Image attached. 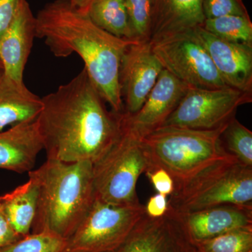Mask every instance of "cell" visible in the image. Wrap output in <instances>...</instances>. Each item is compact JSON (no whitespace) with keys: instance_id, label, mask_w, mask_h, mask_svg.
<instances>
[{"instance_id":"obj_8","label":"cell","mask_w":252,"mask_h":252,"mask_svg":"<svg viewBox=\"0 0 252 252\" xmlns=\"http://www.w3.org/2000/svg\"><path fill=\"white\" fill-rule=\"evenodd\" d=\"M162 67L189 88L228 87L222 80L195 29L149 41Z\"/></svg>"},{"instance_id":"obj_33","label":"cell","mask_w":252,"mask_h":252,"mask_svg":"<svg viewBox=\"0 0 252 252\" xmlns=\"http://www.w3.org/2000/svg\"><path fill=\"white\" fill-rule=\"evenodd\" d=\"M0 69H2V64H1V61H0Z\"/></svg>"},{"instance_id":"obj_19","label":"cell","mask_w":252,"mask_h":252,"mask_svg":"<svg viewBox=\"0 0 252 252\" xmlns=\"http://www.w3.org/2000/svg\"><path fill=\"white\" fill-rule=\"evenodd\" d=\"M38 189L35 182H28L0 197V203L11 226L20 237L29 233L35 217Z\"/></svg>"},{"instance_id":"obj_31","label":"cell","mask_w":252,"mask_h":252,"mask_svg":"<svg viewBox=\"0 0 252 252\" xmlns=\"http://www.w3.org/2000/svg\"><path fill=\"white\" fill-rule=\"evenodd\" d=\"M94 1V0H69L74 7L86 14Z\"/></svg>"},{"instance_id":"obj_14","label":"cell","mask_w":252,"mask_h":252,"mask_svg":"<svg viewBox=\"0 0 252 252\" xmlns=\"http://www.w3.org/2000/svg\"><path fill=\"white\" fill-rule=\"evenodd\" d=\"M36 37V18L27 0H21L14 19L0 36V61L5 74L18 82Z\"/></svg>"},{"instance_id":"obj_28","label":"cell","mask_w":252,"mask_h":252,"mask_svg":"<svg viewBox=\"0 0 252 252\" xmlns=\"http://www.w3.org/2000/svg\"><path fill=\"white\" fill-rule=\"evenodd\" d=\"M21 0H0V36L6 31L17 11Z\"/></svg>"},{"instance_id":"obj_4","label":"cell","mask_w":252,"mask_h":252,"mask_svg":"<svg viewBox=\"0 0 252 252\" xmlns=\"http://www.w3.org/2000/svg\"><path fill=\"white\" fill-rule=\"evenodd\" d=\"M228 123L213 130L165 126L152 131L140 140L149 160L147 171L163 169L175 189L180 188L212 164L232 156L220 140Z\"/></svg>"},{"instance_id":"obj_30","label":"cell","mask_w":252,"mask_h":252,"mask_svg":"<svg viewBox=\"0 0 252 252\" xmlns=\"http://www.w3.org/2000/svg\"><path fill=\"white\" fill-rule=\"evenodd\" d=\"M168 208L167 195L158 193L151 197L145 205L146 214L152 218H159L165 215Z\"/></svg>"},{"instance_id":"obj_3","label":"cell","mask_w":252,"mask_h":252,"mask_svg":"<svg viewBox=\"0 0 252 252\" xmlns=\"http://www.w3.org/2000/svg\"><path fill=\"white\" fill-rule=\"evenodd\" d=\"M28 177L38 189L34 233L49 231L67 240L90 210L94 198L93 163L46 158Z\"/></svg>"},{"instance_id":"obj_5","label":"cell","mask_w":252,"mask_h":252,"mask_svg":"<svg viewBox=\"0 0 252 252\" xmlns=\"http://www.w3.org/2000/svg\"><path fill=\"white\" fill-rule=\"evenodd\" d=\"M225 205L252 207V167L233 156L204 169L168 200L179 215Z\"/></svg>"},{"instance_id":"obj_7","label":"cell","mask_w":252,"mask_h":252,"mask_svg":"<svg viewBox=\"0 0 252 252\" xmlns=\"http://www.w3.org/2000/svg\"><path fill=\"white\" fill-rule=\"evenodd\" d=\"M145 213L140 203L117 206L95 198L63 252H117Z\"/></svg>"},{"instance_id":"obj_18","label":"cell","mask_w":252,"mask_h":252,"mask_svg":"<svg viewBox=\"0 0 252 252\" xmlns=\"http://www.w3.org/2000/svg\"><path fill=\"white\" fill-rule=\"evenodd\" d=\"M42 108L41 97L0 69V131L8 126L35 120Z\"/></svg>"},{"instance_id":"obj_22","label":"cell","mask_w":252,"mask_h":252,"mask_svg":"<svg viewBox=\"0 0 252 252\" xmlns=\"http://www.w3.org/2000/svg\"><path fill=\"white\" fill-rule=\"evenodd\" d=\"M226 152L244 165L252 167V132L232 118L220 135Z\"/></svg>"},{"instance_id":"obj_32","label":"cell","mask_w":252,"mask_h":252,"mask_svg":"<svg viewBox=\"0 0 252 252\" xmlns=\"http://www.w3.org/2000/svg\"><path fill=\"white\" fill-rule=\"evenodd\" d=\"M194 252H201L200 251V250H198V248H196V247L195 246V250H194Z\"/></svg>"},{"instance_id":"obj_13","label":"cell","mask_w":252,"mask_h":252,"mask_svg":"<svg viewBox=\"0 0 252 252\" xmlns=\"http://www.w3.org/2000/svg\"><path fill=\"white\" fill-rule=\"evenodd\" d=\"M195 31L225 85L252 94V45L223 40L202 26Z\"/></svg>"},{"instance_id":"obj_15","label":"cell","mask_w":252,"mask_h":252,"mask_svg":"<svg viewBox=\"0 0 252 252\" xmlns=\"http://www.w3.org/2000/svg\"><path fill=\"white\" fill-rule=\"evenodd\" d=\"M177 215L193 244L230 230L252 226V207L220 205Z\"/></svg>"},{"instance_id":"obj_24","label":"cell","mask_w":252,"mask_h":252,"mask_svg":"<svg viewBox=\"0 0 252 252\" xmlns=\"http://www.w3.org/2000/svg\"><path fill=\"white\" fill-rule=\"evenodd\" d=\"M67 240L49 231L26 235L0 249V252H63Z\"/></svg>"},{"instance_id":"obj_17","label":"cell","mask_w":252,"mask_h":252,"mask_svg":"<svg viewBox=\"0 0 252 252\" xmlns=\"http://www.w3.org/2000/svg\"><path fill=\"white\" fill-rule=\"evenodd\" d=\"M202 0H154L150 40L203 26Z\"/></svg>"},{"instance_id":"obj_16","label":"cell","mask_w":252,"mask_h":252,"mask_svg":"<svg viewBox=\"0 0 252 252\" xmlns=\"http://www.w3.org/2000/svg\"><path fill=\"white\" fill-rule=\"evenodd\" d=\"M42 150V137L36 119L0 131V169L20 174L31 172Z\"/></svg>"},{"instance_id":"obj_2","label":"cell","mask_w":252,"mask_h":252,"mask_svg":"<svg viewBox=\"0 0 252 252\" xmlns=\"http://www.w3.org/2000/svg\"><path fill=\"white\" fill-rule=\"evenodd\" d=\"M36 37L58 58L77 54L101 97L113 112H124L119 72L123 56L133 43L103 31L69 0H54L39 10Z\"/></svg>"},{"instance_id":"obj_6","label":"cell","mask_w":252,"mask_h":252,"mask_svg":"<svg viewBox=\"0 0 252 252\" xmlns=\"http://www.w3.org/2000/svg\"><path fill=\"white\" fill-rule=\"evenodd\" d=\"M122 130L112 148L93 164L94 197L117 206L140 203L136 190L137 181L149 167L140 139L122 126Z\"/></svg>"},{"instance_id":"obj_12","label":"cell","mask_w":252,"mask_h":252,"mask_svg":"<svg viewBox=\"0 0 252 252\" xmlns=\"http://www.w3.org/2000/svg\"><path fill=\"white\" fill-rule=\"evenodd\" d=\"M189 87L162 69L143 105L133 114H120L123 127L141 139L158 128L175 110Z\"/></svg>"},{"instance_id":"obj_23","label":"cell","mask_w":252,"mask_h":252,"mask_svg":"<svg viewBox=\"0 0 252 252\" xmlns=\"http://www.w3.org/2000/svg\"><path fill=\"white\" fill-rule=\"evenodd\" d=\"M194 245L201 252H252V226L230 230Z\"/></svg>"},{"instance_id":"obj_29","label":"cell","mask_w":252,"mask_h":252,"mask_svg":"<svg viewBox=\"0 0 252 252\" xmlns=\"http://www.w3.org/2000/svg\"><path fill=\"white\" fill-rule=\"evenodd\" d=\"M22 238L11 226L4 209L0 203V249Z\"/></svg>"},{"instance_id":"obj_11","label":"cell","mask_w":252,"mask_h":252,"mask_svg":"<svg viewBox=\"0 0 252 252\" xmlns=\"http://www.w3.org/2000/svg\"><path fill=\"white\" fill-rule=\"evenodd\" d=\"M195 245L180 216L170 208L164 216L142 217L117 252H194Z\"/></svg>"},{"instance_id":"obj_21","label":"cell","mask_w":252,"mask_h":252,"mask_svg":"<svg viewBox=\"0 0 252 252\" xmlns=\"http://www.w3.org/2000/svg\"><path fill=\"white\" fill-rule=\"evenodd\" d=\"M202 27L223 40L252 45V23L250 15H229L208 18Z\"/></svg>"},{"instance_id":"obj_20","label":"cell","mask_w":252,"mask_h":252,"mask_svg":"<svg viewBox=\"0 0 252 252\" xmlns=\"http://www.w3.org/2000/svg\"><path fill=\"white\" fill-rule=\"evenodd\" d=\"M88 16L103 31L127 40H134L124 0H94Z\"/></svg>"},{"instance_id":"obj_27","label":"cell","mask_w":252,"mask_h":252,"mask_svg":"<svg viewBox=\"0 0 252 252\" xmlns=\"http://www.w3.org/2000/svg\"><path fill=\"white\" fill-rule=\"evenodd\" d=\"M158 193L171 195L175 190V182L168 172L162 168L152 169L145 172Z\"/></svg>"},{"instance_id":"obj_10","label":"cell","mask_w":252,"mask_h":252,"mask_svg":"<svg viewBox=\"0 0 252 252\" xmlns=\"http://www.w3.org/2000/svg\"><path fill=\"white\" fill-rule=\"evenodd\" d=\"M162 69L150 41H135L126 49L119 72L124 112L133 114L141 108Z\"/></svg>"},{"instance_id":"obj_1","label":"cell","mask_w":252,"mask_h":252,"mask_svg":"<svg viewBox=\"0 0 252 252\" xmlns=\"http://www.w3.org/2000/svg\"><path fill=\"white\" fill-rule=\"evenodd\" d=\"M41 100L36 121L46 158L94 164L122 134L121 113L109 112L84 68Z\"/></svg>"},{"instance_id":"obj_25","label":"cell","mask_w":252,"mask_h":252,"mask_svg":"<svg viewBox=\"0 0 252 252\" xmlns=\"http://www.w3.org/2000/svg\"><path fill=\"white\" fill-rule=\"evenodd\" d=\"M133 39L149 41L152 31L154 0H124Z\"/></svg>"},{"instance_id":"obj_26","label":"cell","mask_w":252,"mask_h":252,"mask_svg":"<svg viewBox=\"0 0 252 252\" xmlns=\"http://www.w3.org/2000/svg\"><path fill=\"white\" fill-rule=\"evenodd\" d=\"M202 8L205 19L229 15H249L243 0H202Z\"/></svg>"},{"instance_id":"obj_9","label":"cell","mask_w":252,"mask_h":252,"mask_svg":"<svg viewBox=\"0 0 252 252\" xmlns=\"http://www.w3.org/2000/svg\"><path fill=\"white\" fill-rule=\"evenodd\" d=\"M252 102V93L233 88H189L177 108L160 127L213 130L235 117L240 106Z\"/></svg>"}]
</instances>
